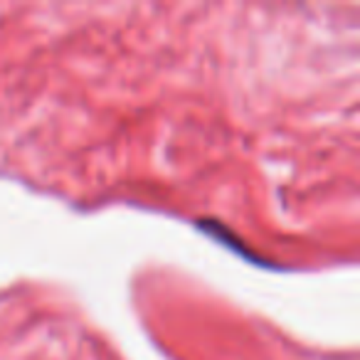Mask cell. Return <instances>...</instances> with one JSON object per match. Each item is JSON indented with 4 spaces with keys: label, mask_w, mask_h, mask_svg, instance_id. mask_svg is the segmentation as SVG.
I'll return each mask as SVG.
<instances>
[{
    "label": "cell",
    "mask_w": 360,
    "mask_h": 360,
    "mask_svg": "<svg viewBox=\"0 0 360 360\" xmlns=\"http://www.w3.org/2000/svg\"><path fill=\"white\" fill-rule=\"evenodd\" d=\"M195 225H198V230H202L205 235H210L212 240L220 242V245H225L227 250L235 252V255L242 257V259L252 262V264H257V266H276V264H271V262H266L259 252L252 250V247L247 245L237 232H232L230 227H227L222 220H217V217H200V220H195Z\"/></svg>",
    "instance_id": "obj_1"
}]
</instances>
